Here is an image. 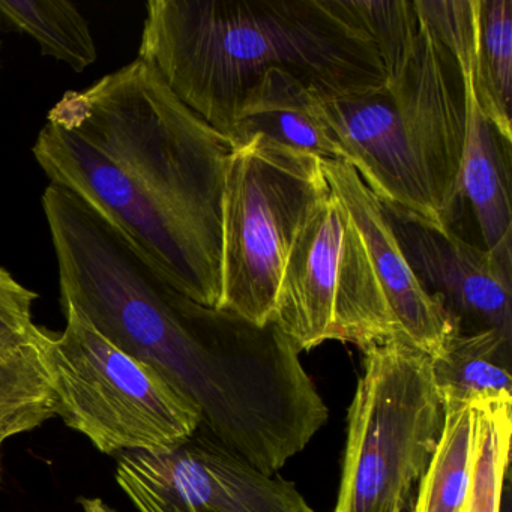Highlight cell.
Listing matches in <instances>:
<instances>
[{"mask_svg":"<svg viewBox=\"0 0 512 512\" xmlns=\"http://www.w3.org/2000/svg\"><path fill=\"white\" fill-rule=\"evenodd\" d=\"M41 203L58 260L61 305L77 308L119 349L154 367L226 433L265 400L274 353L265 329L175 289L79 197L49 184Z\"/></svg>","mask_w":512,"mask_h":512,"instance_id":"obj_2","label":"cell"},{"mask_svg":"<svg viewBox=\"0 0 512 512\" xmlns=\"http://www.w3.org/2000/svg\"><path fill=\"white\" fill-rule=\"evenodd\" d=\"M388 217L419 283L457 320L460 332L497 329L512 335V250H485L454 229L440 232Z\"/></svg>","mask_w":512,"mask_h":512,"instance_id":"obj_10","label":"cell"},{"mask_svg":"<svg viewBox=\"0 0 512 512\" xmlns=\"http://www.w3.org/2000/svg\"><path fill=\"white\" fill-rule=\"evenodd\" d=\"M272 323L299 352L331 340L362 350L398 337L364 239L331 188L296 233Z\"/></svg>","mask_w":512,"mask_h":512,"instance_id":"obj_8","label":"cell"},{"mask_svg":"<svg viewBox=\"0 0 512 512\" xmlns=\"http://www.w3.org/2000/svg\"><path fill=\"white\" fill-rule=\"evenodd\" d=\"M53 416L55 394L35 341L0 353V448Z\"/></svg>","mask_w":512,"mask_h":512,"instance_id":"obj_18","label":"cell"},{"mask_svg":"<svg viewBox=\"0 0 512 512\" xmlns=\"http://www.w3.org/2000/svg\"><path fill=\"white\" fill-rule=\"evenodd\" d=\"M334 512H403L445 424L433 358L401 338L362 349Z\"/></svg>","mask_w":512,"mask_h":512,"instance_id":"obj_5","label":"cell"},{"mask_svg":"<svg viewBox=\"0 0 512 512\" xmlns=\"http://www.w3.org/2000/svg\"><path fill=\"white\" fill-rule=\"evenodd\" d=\"M329 188L361 233L374 274L397 326L398 338L431 358L460 334L457 320L419 283L392 230L388 212L350 164L320 161Z\"/></svg>","mask_w":512,"mask_h":512,"instance_id":"obj_12","label":"cell"},{"mask_svg":"<svg viewBox=\"0 0 512 512\" xmlns=\"http://www.w3.org/2000/svg\"><path fill=\"white\" fill-rule=\"evenodd\" d=\"M478 407V448L466 512H502L512 439V403Z\"/></svg>","mask_w":512,"mask_h":512,"instance_id":"obj_19","label":"cell"},{"mask_svg":"<svg viewBox=\"0 0 512 512\" xmlns=\"http://www.w3.org/2000/svg\"><path fill=\"white\" fill-rule=\"evenodd\" d=\"M137 59L232 142L245 95L272 68L322 100L386 85L376 46L344 0H149Z\"/></svg>","mask_w":512,"mask_h":512,"instance_id":"obj_3","label":"cell"},{"mask_svg":"<svg viewBox=\"0 0 512 512\" xmlns=\"http://www.w3.org/2000/svg\"><path fill=\"white\" fill-rule=\"evenodd\" d=\"M38 293L0 266V353L34 343L38 326L32 320V305Z\"/></svg>","mask_w":512,"mask_h":512,"instance_id":"obj_21","label":"cell"},{"mask_svg":"<svg viewBox=\"0 0 512 512\" xmlns=\"http://www.w3.org/2000/svg\"><path fill=\"white\" fill-rule=\"evenodd\" d=\"M344 5L376 46L386 80L397 76L421 35L415 0H344Z\"/></svg>","mask_w":512,"mask_h":512,"instance_id":"obj_20","label":"cell"},{"mask_svg":"<svg viewBox=\"0 0 512 512\" xmlns=\"http://www.w3.org/2000/svg\"><path fill=\"white\" fill-rule=\"evenodd\" d=\"M0 28L29 35L44 56L65 62L76 73L97 62L88 20L68 0H0Z\"/></svg>","mask_w":512,"mask_h":512,"instance_id":"obj_17","label":"cell"},{"mask_svg":"<svg viewBox=\"0 0 512 512\" xmlns=\"http://www.w3.org/2000/svg\"><path fill=\"white\" fill-rule=\"evenodd\" d=\"M512 335L497 329L460 332L433 358L443 404L512 403Z\"/></svg>","mask_w":512,"mask_h":512,"instance_id":"obj_14","label":"cell"},{"mask_svg":"<svg viewBox=\"0 0 512 512\" xmlns=\"http://www.w3.org/2000/svg\"><path fill=\"white\" fill-rule=\"evenodd\" d=\"M476 22V4L458 2L440 10L431 29L457 59L463 79L466 133L460 199L472 208L485 250H512L511 143L488 121L476 98Z\"/></svg>","mask_w":512,"mask_h":512,"instance_id":"obj_11","label":"cell"},{"mask_svg":"<svg viewBox=\"0 0 512 512\" xmlns=\"http://www.w3.org/2000/svg\"><path fill=\"white\" fill-rule=\"evenodd\" d=\"M80 505L85 512H118L101 499H82Z\"/></svg>","mask_w":512,"mask_h":512,"instance_id":"obj_22","label":"cell"},{"mask_svg":"<svg viewBox=\"0 0 512 512\" xmlns=\"http://www.w3.org/2000/svg\"><path fill=\"white\" fill-rule=\"evenodd\" d=\"M0 479H2V463H0Z\"/></svg>","mask_w":512,"mask_h":512,"instance_id":"obj_23","label":"cell"},{"mask_svg":"<svg viewBox=\"0 0 512 512\" xmlns=\"http://www.w3.org/2000/svg\"><path fill=\"white\" fill-rule=\"evenodd\" d=\"M473 83L482 112L512 143V0H478Z\"/></svg>","mask_w":512,"mask_h":512,"instance_id":"obj_16","label":"cell"},{"mask_svg":"<svg viewBox=\"0 0 512 512\" xmlns=\"http://www.w3.org/2000/svg\"><path fill=\"white\" fill-rule=\"evenodd\" d=\"M65 326H38L35 344L55 394L56 415L98 451L119 455L167 448L188 439L200 413L154 367L107 340L71 305Z\"/></svg>","mask_w":512,"mask_h":512,"instance_id":"obj_6","label":"cell"},{"mask_svg":"<svg viewBox=\"0 0 512 512\" xmlns=\"http://www.w3.org/2000/svg\"><path fill=\"white\" fill-rule=\"evenodd\" d=\"M233 148L136 59L86 91L65 92L32 154L50 184L79 197L178 292L218 308Z\"/></svg>","mask_w":512,"mask_h":512,"instance_id":"obj_1","label":"cell"},{"mask_svg":"<svg viewBox=\"0 0 512 512\" xmlns=\"http://www.w3.org/2000/svg\"><path fill=\"white\" fill-rule=\"evenodd\" d=\"M320 109L346 163L389 214L454 229L466 133L463 79L424 20L415 52L382 89L320 98Z\"/></svg>","mask_w":512,"mask_h":512,"instance_id":"obj_4","label":"cell"},{"mask_svg":"<svg viewBox=\"0 0 512 512\" xmlns=\"http://www.w3.org/2000/svg\"><path fill=\"white\" fill-rule=\"evenodd\" d=\"M257 134L320 160L346 163V154L320 109V95L281 68L266 71L245 95L233 143Z\"/></svg>","mask_w":512,"mask_h":512,"instance_id":"obj_13","label":"cell"},{"mask_svg":"<svg viewBox=\"0 0 512 512\" xmlns=\"http://www.w3.org/2000/svg\"><path fill=\"white\" fill-rule=\"evenodd\" d=\"M320 161L260 134L236 143L221 197L217 310L257 328L272 323L296 233L329 190Z\"/></svg>","mask_w":512,"mask_h":512,"instance_id":"obj_7","label":"cell"},{"mask_svg":"<svg viewBox=\"0 0 512 512\" xmlns=\"http://www.w3.org/2000/svg\"><path fill=\"white\" fill-rule=\"evenodd\" d=\"M478 448V407L445 404V424L412 512H466Z\"/></svg>","mask_w":512,"mask_h":512,"instance_id":"obj_15","label":"cell"},{"mask_svg":"<svg viewBox=\"0 0 512 512\" xmlns=\"http://www.w3.org/2000/svg\"><path fill=\"white\" fill-rule=\"evenodd\" d=\"M0 46H2V44H0Z\"/></svg>","mask_w":512,"mask_h":512,"instance_id":"obj_24","label":"cell"},{"mask_svg":"<svg viewBox=\"0 0 512 512\" xmlns=\"http://www.w3.org/2000/svg\"><path fill=\"white\" fill-rule=\"evenodd\" d=\"M116 481L139 512H314L292 481L260 472L199 428L167 448L119 454Z\"/></svg>","mask_w":512,"mask_h":512,"instance_id":"obj_9","label":"cell"}]
</instances>
